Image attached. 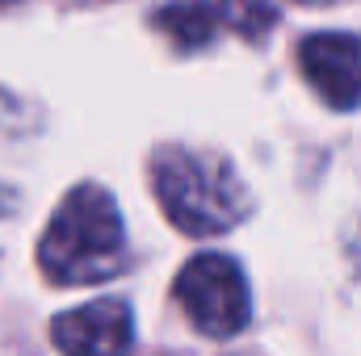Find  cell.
Segmentation results:
<instances>
[{
    "label": "cell",
    "mask_w": 361,
    "mask_h": 356,
    "mask_svg": "<svg viewBox=\"0 0 361 356\" xmlns=\"http://www.w3.org/2000/svg\"><path fill=\"white\" fill-rule=\"evenodd\" d=\"M0 4H13V0H0Z\"/></svg>",
    "instance_id": "obj_10"
},
{
    "label": "cell",
    "mask_w": 361,
    "mask_h": 356,
    "mask_svg": "<svg viewBox=\"0 0 361 356\" xmlns=\"http://www.w3.org/2000/svg\"><path fill=\"white\" fill-rule=\"evenodd\" d=\"M13 210V193L8 189H0V214H8Z\"/></svg>",
    "instance_id": "obj_8"
},
{
    "label": "cell",
    "mask_w": 361,
    "mask_h": 356,
    "mask_svg": "<svg viewBox=\"0 0 361 356\" xmlns=\"http://www.w3.org/2000/svg\"><path fill=\"white\" fill-rule=\"evenodd\" d=\"M210 8L219 13L223 25H231V30L244 34V38L269 34L273 21H277V13H273L269 0H210Z\"/></svg>",
    "instance_id": "obj_7"
},
{
    "label": "cell",
    "mask_w": 361,
    "mask_h": 356,
    "mask_svg": "<svg viewBox=\"0 0 361 356\" xmlns=\"http://www.w3.org/2000/svg\"><path fill=\"white\" fill-rule=\"evenodd\" d=\"M152 189L164 218L185 235H223L252 210L240 172L214 151L160 147L152 155Z\"/></svg>",
    "instance_id": "obj_2"
},
{
    "label": "cell",
    "mask_w": 361,
    "mask_h": 356,
    "mask_svg": "<svg viewBox=\"0 0 361 356\" xmlns=\"http://www.w3.org/2000/svg\"><path fill=\"white\" fill-rule=\"evenodd\" d=\"M126 265V227L118 201L101 184H76L51 214L38 268L55 285H97L118 276Z\"/></svg>",
    "instance_id": "obj_1"
},
{
    "label": "cell",
    "mask_w": 361,
    "mask_h": 356,
    "mask_svg": "<svg viewBox=\"0 0 361 356\" xmlns=\"http://www.w3.org/2000/svg\"><path fill=\"white\" fill-rule=\"evenodd\" d=\"M156 30L173 38L177 51H197L214 38L219 30V13L210 8V0H177V4H164L156 13Z\"/></svg>",
    "instance_id": "obj_6"
},
{
    "label": "cell",
    "mask_w": 361,
    "mask_h": 356,
    "mask_svg": "<svg viewBox=\"0 0 361 356\" xmlns=\"http://www.w3.org/2000/svg\"><path fill=\"white\" fill-rule=\"evenodd\" d=\"M51 340L63 356H126L135 344V314L122 298H97L63 310L51 323Z\"/></svg>",
    "instance_id": "obj_5"
},
{
    "label": "cell",
    "mask_w": 361,
    "mask_h": 356,
    "mask_svg": "<svg viewBox=\"0 0 361 356\" xmlns=\"http://www.w3.org/2000/svg\"><path fill=\"white\" fill-rule=\"evenodd\" d=\"M298 4H328V0H298Z\"/></svg>",
    "instance_id": "obj_9"
},
{
    "label": "cell",
    "mask_w": 361,
    "mask_h": 356,
    "mask_svg": "<svg viewBox=\"0 0 361 356\" xmlns=\"http://www.w3.org/2000/svg\"><path fill=\"white\" fill-rule=\"evenodd\" d=\"M298 72L315 96L332 109L361 105V38L357 34H311L298 42Z\"/></svg>",
    "instance_id": "obj_4"
},
{
    "label": "cell",
    "mask_w": 361,
    "mask_h": 356,
    "mask_svg": "<svg viewBox=\"0 0 361 356\" xmlns=\"http://www.w3.org/2000/svg\"><path fill=\"white\" fill-rule=\"evenodd\" d=\"M173 293H177L185 319L210 340H227V336L244 331L248 319H252V298H248L244 268L231 256H219V252L193 256L177 272Z\"/></svg>",
    "instance_id": "obj_3"
}]
</instances>
